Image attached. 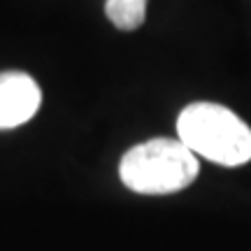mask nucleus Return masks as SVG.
Wrapping results in <instances>:
<instances>
[{
	"mask_svg": "<svg viewBox=\"0 0 251 251\" xmlns=\"http://www.w3.org/2000/svg\"><path fill=\"white\" fill-rule=\"evenodd\" d=\"M177 135L198 158L224 168L251 161V128L233 109L216 102H193L181 109Z\"/></svg>",
	"mask_w": 251,
	"mask_h": 251,
	"instance_id": "nucleus-1",
	"label": "nucleus"
},
{
	"mask_svg": "<svg viewBox=\"0 0 251 251\" xmlns=\"http://www.w3.org/2000/svg\"><path fill=\"white\" fill-rule=\"evenodd\" d=\"M200 172V161L186 144L170 137H153L133 147L119 163L126 188L142 196H168L188 188Z\"/></svg>",
	"mask_w": 251,
	"mask_h": 251,
	"instance_id": "nucleus-2",
	"label": "nucleus"
},
{
	"mask_svg": "<svg viewBox=\"0 0 251 251\" xmlns=\"http://www.w3.org/2000/svg\"><path fill=\"white\" fill-rule=\"evenodd\" d=\"M42 105V91L26 72H0V130L28 124Z\"/></svg>",
	"mask_w": 251,
	"mask_h": 251,
	"instance_id": "nucleus-3",
	"label": "nucleus"
},
{
	"mask_svg": "<svg viewBox=\"0 0 251 251\" xmlns=\"http://www.w3.org/2000/svg\"><path fill=\"white\" fill-rule=\"evenodd\" d=\"M105 14L119 30H137L147 19V0H107Z\"/></svg>",
	"mask_w": 251,
	"mask_h": 251,
	"instance_id": "nucleus-4",
	"label": "nucleus"
}]
</instances>
